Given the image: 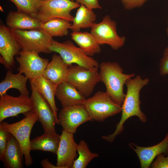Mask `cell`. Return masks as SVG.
Masks as SVG:
<instances>
[{"mask_svg":"<svg viewBox=\"0 0 168 168\" xmlns=\"http://www.w3.org/2000/svg\"><path fill=\"white\" fill-rule=\"evenodd\" d=\"M41 1H42V2H44V1H45L47 0H40Z\"/></svg>","mask_w":168,"mask_h":168,"instance_id":"obj_37","label":"cell"},{"mask_svg":"<svg viewBox=\"0 0 168 168\" xmlns=\"http://www.w3.org/2000/svg\"><path fill=\"white\" fill-rule=\"evenodd\" d=\"M25 116V117L24 119L17 122L9 124L2 121L0 125L16 139L25 158V164L28 167L31 165L33 162L30 154L31 150L30 135L34 125L38 121V117L33 110L29 112Z\"/></svg>","mask_w":168,"mask_h":168,"instance_id":"obj_3","label":"cell"},{"mask_svg":"<svg viewBox=\"0 0 168 168\" xmlns=\"http://www.w3.org/2000/svg\"><path fill=\"white\" fill-rule=\"evenodd\" d=\"M99 68H88L77 64L70 65L67 81L73 85L86 98L100 82Z\"/></svg>","mask_w":168,"mask_h":168,"instance_id":"obj_5","label":"cell"},{"mask_svg":"<svg viewBox=\"0 0 168 168\" xmlns=\"http://www.w3.org/2000/svg\"><path fill=\"white\" fill-rule=\"evenodd\" d=\"M168 55V46L165 49L163 56Z\"/></svg>","mask_w":168,"mask_h":168,"instance_id":"obj_35","label":"cell"},{"mask_svg":"<svg viewBox=\"0 0 168 168\" xmlns=\"http://www.w3.org/2000/svg\"><path fill=\"white\" fill-rule=\"evenodd\" d=\"M69 66L59 55L55 54L44 70L43 76L58 85L67 81Z\"/></svg>","mask_w":168,"mask_h":168,"instance_id":"obj_17","label":"cell"},{"mask_svg":"<svg viewBox=\"0 0 168 168\" xmlns=\"http://www.w3.org/2000/svg\"><path fill=\"white\" fill-rule=\"evenodd\" d=\"M58 118L63 130L73 134L80 125L92 120L83 104L63 108Z\"/></svg>","mask_w":168,"mask_h":168,"instance_id":"obj_14","label":"cell"},{"mask_svg":"<svg viewBox=\"0 0 168 168\" xmlns=\"http://www.w3.org/2000/svg\"><path fill=\"white\" fill-rule=\"evenodd\" d=\"M92 120L102 122L121 112L122 107L105 92L98 91L83 104Z\"/></svg>","mask_w":168,"mask_h":168,"instance_id":"obj_4","label":"cell"},{"mask_svg":"<svg viewBox=\"0 0 168 168\" xmlns=\"http://www.w3.org/2000/svg\"><path fill=\"white\" fill-rule=\"evenodd\" d=\"M28 79L27 77L19 72L14 74L8 70L4 79L0 83V96L6 94L7 91L11 88L17 89L21 94L29 96V92L26 87Z\"/></svg>","mask_w":168,"mask_h":168,"instance_id":"obj_21","label":"cell"},{"mask_svg":"<svg viewBox=\"0 0 168 168\" xmlns=\"http://www.w3.org/2000/svg\"><path fill=\"white\" fill-rule=\"evenodd\" d=\"M77 152L79 156L74 160L72 168H85L93 159L99 156L98 153L90 151L87 144L83 140L78 144Z\"/></svg>","mask_w":168,"mask_h":168,"instance_id":"obj_27","label":"cell"},{"mask_svg":"<svg viewBox=\"0 0 168 168\" xmlns=\"http://www.w3.org/2000/svg\"><path fill=\"white\" fill-rule=\"evenodd\" d=\"M96 19V15L92 9L80 4L70 29L73 32L80 31L81 29L91 27Z\"/></svg>","mask_w":168,"mask_h":168,"instance_id":"obj_25","label":"cell"},{"mask_svg":"<svg viewBox=\"0 0 168 168\" xmlns=\"http://www.w3.org/2000/svg\"><path fill=\"white\" fill-rule=\"evenodd\" d=\"M35 51L22 50L16 59L19 63L17 69L19 72L24 73L30 80L43 76L49 60L43 58Z\"/></svg>","mask_w":168,"mask_h":168,"instance_id":"obj_12","label":"cell"},{"mask_svg":"<svg viewBox=\"0 0 168 168\" xmlns=\"http://www.w3.org/2000/svg\"><path fill=\"white\" fill-rule=\"evenodd\" d=\"M21 44L22 49L39 53L49 54L52 37L40 28L31 30L12 29Z\"/></svg>","mask_w":168,"mask_h":168,"instance_id":"obj_7","label":"cell"},{"mask_svg":"<svg viewBox=\"0 0 168 168\" xmlns=\"http://www.w3.org/2000/svg\"><path fill=\"white\" fill-rule=\"evenodd\" d=\"M23 156L21 148L15 137L11 134L7 146L0 160L6 168H22Z\"/></svg>","mask_w":168,"mask_h":168,"instance_id":"obj_20","label":"cell"},{"mask_svg":"<svg viewBox=\"0 0 168 168\" xmlns=\"http://www.w3.org/2000/svg\"><path fill=\"white\" fill-rule=\"evenodd\" d=\"M71 35V39L87 55L91 57L101 52L100 45L91 33L74 31Z\"/></svg>","mask_w":168,"mask_h":168,"instance_id":"obj_23","label":"cell"},{"mask_svg":"<svg viewBox=\"0 0 168 168\" xmlns=\"http://www.w3.org/2000/svg\"><path fill=\"white\" fill-rule=\"evenodd\" d=\"M99 0H76V2L85 5L88 8L101 9V7L99 3Z\"/></svg>","mask_w":168,"mask_h":168,"instance_id":"obj_32","label":"cell"},{"mask_svg":"<svg viewBox=\"0 0 168 168\" xmlns=\"http://www.w3.org/2000/svg\"><path fill=\"white\" fill-rule=\"evenodd\" d=\"M60 141V135L44 133L30 140L31 150L49 152L56 154Z\"/></svg>","mask_w":168,"mask_h":168,"instance_id":"obj_24","label":"cell"},{"mask_svg":"<svg viewBox=\"0 0 168 168\" xmlns=\"http://www.w3.org/2000/svg\"><path fill=\"white\" fill-rule=\"evenodd\" d=\"M22 46L12 30L2 24L0 26V63L7 69L14 67V57L19 55Z\"/></svg>","mask_w":168,"mask_h":168,"instance_id":"obj_11","label":"cell"},{"mask_svg":"<svg viewBox=\"0 0 168 168\" xmlns=\"http://www.w3.org/2000/svg\"><path fill=\"white\" fill-rule=\"evenodd\" d=\"M49 48L51 52L58 53L69 66L74 63L88 68H99L96 60L87 55L83 50L70 40L60 43L53 40Z\"/></svg>","mask_w":168,"mask_h":168,"instance_id":"obj_6","label":"cell"},{"mask_svg":"<svg viewBox=\"0 0 168 168\" xmlns=\"http://www.w3.org/2000/svg\"><path fill=\"white\" fill-rule=\"evenodd\" d=\"M33 110L30 97L21 94L18 97L7 93L0 97V123L6 119L22 114L25 115Z\"/></svg>","mask_w":168,"mask_h":168,"instance_id":"obj_13","label":"cell"},{"mask_svg":"<svg viewBox=\"0 0 168 168\" xmlns=\"http://www.w3.org/2000/svg\"><path fill=\"white\" fill-rule=\"evenodd\" d=\"M31 96L30 97L33 110L36 114L38 121L40 123L44 133L58 134L55 130L56 124H59L58 119L48 101L36 89L34 85L30 82Z\"/></svg>","mask_w":168,"mask_h":168,"instance_id":"obj_10","label":"cell"},{"mask_svg":"<svg viewBox=\"0 0 168 168\" xmlns=\"http://www.w3.org/2000/svg\"><path fill=\"white\" fill-rule=\"evenodd\" d=\"M160 74L164 76L168 74V55L163 56L159 64Z\"/></svg>","mask_w":168,"mask_h":168,"instance_id":"obj_33","label":"cell"},{"mask_svg":"<svg viewBox=\"0 0 168 168\" xmlns=\"http://www.w3.org/2000/svg\"><path fill=\"white\" fill-rule=\"evenodd\" d=\"M90 28V33L100 45L107 44L116 50L125 44L126 37L118 35L116 22L109 15L104 16L99 23H93Z\"/></svg>","mask_w":168,"mask_h":168,"instance_id":"obj_9","label":"cell"},{"mask_svg":"<svg viewBox=\"0 0 168 168\" xmlns=\"http://www.w3.org/2000/svg\"><path fill=\"white\" fill-rule=\"evenodd\" d=\"M41 165L43 168H58L50 162L47 158L43 159L40 162Z\"/></svg>","mask_w":168,"mask_h":168,"instance_id":"obj_34","label":"cell"},{"mask_svg":"<svg viewBox=\"0 0 168 168\" xmlns=\"http://www.w3.org/2000/svg\"><path fill=\"white\" fill-rule=\"evenodd\" d=\"M161 154L158 155L152 163V168H168V155Z\"/></svg>","mask_w":168,"mask_h":168,"instance_id":"obj_30","label":"cell"},{"mask_svg":"<svg viewBox=\"0 0 168 168\" xmlns=\"http://www.w3.org/2000/svg\"><path fill=\"white\" fill-rule=\"evenodd\" d=\"M65 19L56 18L42 23L40 28L52 37L67 35L72 24Z\"/></svg>","mask_w":168,"mask_h":168,"instance_id":"obj_26","label":"cell"},{"mask_svg":"<svg viewBox=\"0 0 168 168\" xmlns=\"http://www.w3.org/2000/svg\"><path fill=\"white\" fill-rule=\"evenodd\" d=\"M16 6L17 11L35 17L43 2L40 0H9Z\"/></svg>","mask_w":168,"mask_h":168,"instance_id":"obj_28","label":"cell"},{"mask_svg":"<svg viewBox=\"0 0 168 168\" xmlns=\"http://www.w3.org/2000/svg\"><path fill=\"white\" fill-rule=\"evenodd\" d=\"M100 81L105 84L106 92L117 104L122 105L125 94L123 87L128 79L134 77V73L126 74L117 62H105L99 65Z\"/></svg>","mask_w":168,"mask_h":168,"instance_id":"obj_2","label":"cell"},{"mask_svg":"<svg viewBox=\"0 0 168 168\" xmlns=\"http://www.w3.org/2000/svg\"><path fill=\"white\" fill-rule=\"evenodd\" d=\"M166 33L167 34V35H168V21H167V27L166 29Z\"/></svg>","mask_w":168,"mask_h":168,"instance_id":"obj_36","label":"cell"},{"mask_svg":"<svg viewBox=\"0 0 168 168\" xmlns=\"http://www.w3.org/2000/svg\"><path fill=\"white\" fill-rule=\"evenodd\" d=\"M7 26L12 29L31 30L40 28L42 23L37 19L24 12L11 11L6 19Z\"/></svg>","mask_w":168,"mask_h":168,"instance_id":"obj_19","label":"cell"},{"mask_svg":"<svg viewBox=\"0 0 168 168\" xmlns=\"http://www.w3.org/2000/svg\"><path fill=\"white\" fill-rule=\"evenodd\" d=\"M80 5L71 0H47L42 2L35 17L42 23L56 18L72 22L74 17L71 12Z\"/></svg>","mask_w":168,"mask_h":168,"instance_id":"obj_8","label":"cell"},{"mask_svg":"<svg viewBox=\"0 0 168 168\" xmlns=\"http://www.w3.org/2000/svg\"><path fill=\"white\" fill-rule=\"evenodd\" d=\"M129 147L135 152L139 159L142 168H149L154 159L159 154L168 155V133L159 143L153 146L140 147L131 143Z\"/></svg>","mask_w":168,"mask_h":168,"instance_id":"obj_16","label":"cell"},{"mask_svg":"<svg viewBox=\"0 0 168 168\" xmlns=\"http://www.w3.org/2000/svg\"><path fill=\"white\" fill-rule=\"evenodd\" d=\"M148 0H121L122 4L126 10H131L142 6Z\"/></svg>","mask_w":168,"mask_h":168,"instance_id":"obj_31","label":"cell"},{"mask_svg":"<svg viewBox=\"0 0 168 168\" xmlns=\"http://www.w3.org/2000/svg\"><path fill=\"white\" fill-rule=\"evenodd\" d=\"M71 1H74V0L75 1L76 0H71Z\"/></svg>","mask_w":168,"mask_h":168,"instance_id":"obj_38","label":"cell"},{"mask_svg":"<svg viewBox=\"0 0 168 168\" xmlns=\"http://www.w3.org/2000/svg\"><path fill=\"white\" fill-rule=\"evenodd\" d=\"M55 96L63 108L83 104L86 99L67 81L58 85Z\"/></svg>","mask_w":168,"mask_h":168,"instance_id":"obj_18","label":"cell"},{"mask_svg":"<svg viewBox=\"0 0 168 168\" xmlns=\"http://www.w3.org/2000/svg\"><path fill=\"white\" fill-rule=\"evenodd\" d=\"M30 81L33 83L38 91L48 101L56 118L58 119L57 112L58 109L56 106L55 100L58 85L43 76Z\"/></svg>","mask_w":168,"mask_h":168,"instance_id":"obj_22","label":"cell"},{"mask_svg":"<svg viewBox=\"0 0 168 168\" xmlns=\"http://www.w3.org/2000/svg\"><path fill=\"white\" fill-rule=\"evenodd\" d=\"M73 133L63 130L60 135V141L56 153V166L58 168H72L77 156L78 144L75 142Z\"/></svg>","mask_w":168,"mask_h":168,"instance_id":"obj_15","label":"cell"},{"mask_svg":"<svg viewBox=\"0 0 168 168\" xmlns=\"http://www.w3.org/2000/svg\"><path fill=\"white\" fill-rule=\"evenodd\" d=\"M11 135L0 125V159H2Z\"/></svg>","mask_w":168,"mask_h":168,"instance_id":"obj_29","label":"cell"},{"mask_svg":"<svg viewBox=\"0 0 168 168\" xmlns=\"http://www.w3.org/2000/svg\"><path fill=\"white\" fill-rule=\"evenodd\" d=\"M149 80L148 78L143 79L139 75L134 78H130L125 82L127 92L123 103L121 105L122 115L119 122L116 126L114 132L108 136H103L102 138L110 142H112L116 137L121 134L124 127V124L129 118L136 116L143 123L147 121V117L145 114L141 110L140 100V92L144 86L148 84Z\"/></svg>","mask_w":168,"mask_h":168,"instance_id":"obj_1","label":"cell"}]
</instances>
